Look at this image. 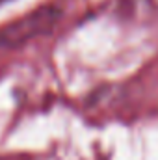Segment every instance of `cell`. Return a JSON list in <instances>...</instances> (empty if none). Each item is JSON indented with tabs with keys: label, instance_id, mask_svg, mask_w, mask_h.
Here are the masks:
<instances>
[{
	"label": "cell",
	"instance_id": "1",
	"mask_svg": "<svg viewBox=\"0 0 158 160\" xmlns=\"http://www.w3.org/2000/svg\"><path fill=\"white\" fill-rule=\"evenodd\" d=\"M52 22H54V9H50V8L39 9V11H36V13L21 19L19 22L11 24L9 28H6L0 34V43L2 45H19V43H24L26 39L34 38L36 34L47 30Z\"/></svg>",
	"mask_w": 158,
	"mask_h": 160
},
{
	"label": "cell",
	"instance_id": "2",
	"mask_svg": "<svg viewBox=\"0 0 158 160\" xmlns=\"http://www.w3.org/2000/svg\"><path fill=\"white\" fill-rule=\"evenodd\" d=\"M102 4L123 21L149 22L158 19V0H102Z\"/></svg>",
	"mask_w": 158,
	"mask_h": 160
},
{
	"label": "cell",
	"instance_id": "3",
	"mask_svg": "<svg viewBox=\"0 0 158 160\" xmlns=\"http://www.w3.org/2000/svg\"><path fill=\"white\" fill-rule=\"evenodd\" d=\"M4 2H7V0H0V4H4Z\"/></svg>",
	"mask_w": 158,
	"mask_h": 160
}]
</instances>
